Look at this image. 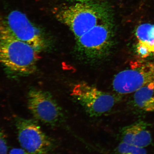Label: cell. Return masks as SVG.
Returning a JSON list of instances; mask_svg holds the SVG:
<instances>
[{
	"label": "cell",
	"mask_w": 154,
	"mask_h": 154,
	"mask_svg": "<svg viewBox=\"0 0 154 154\" xmlns=\"http://www.w3.org/2000/svg\"><path fill=\"white\" fill-rule=\"evenodd\" d=\"M113 154H147V153L144 148L121 142L115 149Z\"/></svg>",
	"instance_id": "cell-12"
},
{
	"label": "cell",
	"mask_w": 154,
	"mask_h": 154,
	"mask_svg": "<svg viewBox=\"0 0 154 154\" xmlns=\"http://www.w3.org/2000/svg\"><path fill=\"white\" fill-rule=\"evenodd\" d=\"M72 1L80 2V3H84L85 2L91 1V0H72Z\"/></svg>",
	"instance_id": "cell-15"
},
{
	"label": "cell",
	"mask_w": 154,
	"mask_h": 154,
	"mask_svg": "<svg viewBox=\"0 0 154 154\" xmlns=\"http://www.w3.org/2000/svg\"><path fill=\"white\" fill-rule=\"evenodd\" d=\"M151 83H154V62H136L115 76L112 86L117 94L126 95Z\"/></svg>",
	"instance_id": "cell-5"
},
{
	"label": "cell",
	"mask_w": 154,
	"mask_h": 154,
	"mask_svg": "<svg viewBox=\"0 0 154 154\" xmlns=\"http://www.w3.org/2000/svg\"><path fill=\"white\" fill-rule=\"evenodd\" d=\"M133 103L144 112H154V83L143 86L134 92Z\"/></svg>",
	"instance_id": "cell-11"
},
{
	"label": "cell",
	"mask_w": 154,
	"mask_h": 154,
	"mask_svg": "<svg viewBox=\"0 0 154 154\" xmlns=\"http://www.w3.org/2000/svg\"><path fill=\"white\" fill-rule=\"evenodd\" d=\"M27 101L29 110L34 118L40 122L55 126L64 121L62 109L49 92L32 88L29 91Z\"/></svg>",
	"instance_id": "cell-4"
},
{
	"label": "cell",
	"mask_w": 154,
	"mask_h": 154,
	"mask_svg": "<svg viewBox=\"0 0 154 154\" xmlns=\"http://www.w3.org/2000/svg\"><path fill=\"white\" fill-rule=\"evenodd\" d=\"M39 52L13 34L0 18V63L8 71L26 76L35 72Z\"/></svg>",
	"instance_id": "cell-1"
},
{
	"label": "cell",
	"mask_w": 154,
	"mask_h": 154,
	"mask_svg": "<svg viewBox=\"0 0 154 154\" xmlns=\"http://www.w3.org/2000/svg\"><path fill=\"white\" fill-rule=\"evenodd\" d=\"M5 20L9 29L18 39L38 52L45 49L47 43L43 34L23 13L18 11H12Z\"/></svg>",
	"instance_id": "cell-8"
},
{
	"label": "cell",
	"mask_w": 154,
	"mask_h": 154,
	"mask_svg": "<svg viewBox=\"0 0 154 154\" xmlns=\"http://www.w3.org/2000/svg\"><path fill=\"white\" fill-rule=\"evenodd\" d=\"M18 139L24 149L31 154H46L54 144L35 121L20 117L15 119Z\"/></svg>",
	"instance_id": "cell-7"
},
{
	"label": "cell",
	"mask_w": 154,
	"mask_h": 154,
	"mask_svg": "<svg viewBox=\"0 0 154 154\" xmlns=\"http://www.w3.org/2000/svg\"><path fill=\"white\" fill-rule=\"evenodd\" d=\"M136 51L142 58L154 56V24L140 25L135 32Z\"/></svg>",
	"instance_id": "cell-10"
},
{
	"label": "cell",
	"mask_w": 154,
	"mask_h": 154,
	"mask_svg": "<svg viewBox=\"0 0 154 154\" xmlns=\"http://www.w3.org/2000/svg\"><path fill=\"white\" fill-rule=\"evenodd\" d=\"M110 26L106 21H103L77 39L79 51L90 59L103 56L111 46L112 33Z\"/></svg>",
	"instance_id": "cell-6"
},
{
	"label": "cell",
	"mask_w": 154,
	"mask_h": 154,
	"mask_svg": "<svg viewBox=\"0 0 154 154\" xmlns=\"http://www.w3.org/2000/svg\"><path fill=\"white\" fill-rule=\"evenodd\" d=\"M72 95L91 117L101 116L108 112L117 103L114 95L83 82L75 85Z\"/></svg>",
	"instance_id": "cell-3"
},
{
	"label": "cell",
	"mask_w": 154,
	"mask_h": 154,
	"mask_svg": "<svg viewBox=\"0 0 154 154\" xmlns=\"http://www.w3.org/2000/svg\"><path fill=\"white\" fill-rule=\"evenodd\" d=\"M57 17L68 27L76 39L100 23L106 21L102 9L84 3L63 8L58 11Z\"/></svg>",
	"instance_id": "cell-2"
},
{
	"label": "cell",
	"mask_w": 154,
	"mask_h": 154,
	"mask_svg": "<svg viewBox=\"0 0 154 154\" xmlns=\"http://www.w3.org/2000/svg\"><path fill=\"white\" fill-rule=\"evenodd\" d=\"M9 154H31L24 149L15 148L11 149Z\"/></svg>",
	"instance_id": "cell-14"
},
{
	"label": "cell",
	"mask_w": 154,
	"mask_h": 154,
	"mask_svg": "<svg viewBox=\"0 0 154 154\" xmlns=\"http://www.w3.org/2000/svg\"><path fill=\"white\" fill-rule=\"evenodd\" d=\"M8 151L7 144L5 140L0 134V154H7Z\"/></svg>",
	"instance_id": "cell-13"
},
{
	"label": "cell",
	"mask_w": 154,
	"mask_h": 154,
	"mask_svg": "<svg viewBox=\"0 0 154 154\" xmlns=\"http://www.w3.org/2000/svg\"><path fill=\"white\" fill-rule=\"evenodd\" d=\"M120 137L121 142L142 148L147 147L152 141L149 125L142 121L123 128L120 131Z\"/></svg>",
	"instance_id": "cell-9"
}]
</instances>
